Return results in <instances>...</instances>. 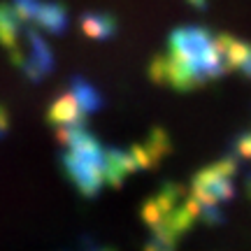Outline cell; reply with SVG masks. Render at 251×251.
Wrapping results in <instances>:
<instances>
[{
	"label": "cell",
	"mask_w": 251,
	"mask_h": 251,
	"mask_svg": "<svg viewBox=\"0 0 251 251\" xmlns=\"http://www.w3.org/2000/svg\"><path fill=\"white\" fill-rule=\"evenodd\" d=\"M61 140L65 142V172L75 181L84 196H96L105 186V172H102V151L105 147L98 142L96 135L86 130V124H72L61 128Z\"/></svg>",
	"instance_id": "1"
},
{
	"label": "cell",
	"mask_w": 251,
	"mask_h": 251,
	"mask_svg": "<svg viewBox=\"0 0 251 251\" xmlns=\"http://www.w3.org/2000/svg\"><path fill=\"white\" fill-rule=\"evenodd\" d=\"M214 37L212 30L202 26L175 28L168 42V54L175 56L200 84H207L224 75Z\"/></svg>",
	"instance_id": "2"
},
{
	"label": "cell",
	"mask_w": 251,
	"mask_h": 251,
	"mask_svg": "<svg viewBox=\"0 0 251 251\" xmlns=\"http://www.w3.org/2000/svg\"><path fill=\"white\" fill-rule=\"evenodd\" d=\"M235 161L224 158V161L209 165L200 170L193 179V191L188 193L193 205L198 209V219H205L207 224H221L224 212L221 202L230 200L235 193Z\"/></svg>",
	"instance_id": "3"
},
{
	"label": "cell",
	"mask_w": 251,
	"mask_h": 251,
	"mask_svg": "<svg viewBox=\"0 0 251 251\" xmlns=\"http://www.w3.org/2000/svg\"><path fill=\"white\" fill-rule=\"evenodd\" d=\"M28 30H24L26 37V47H14L9 51V58L17 65L19 70L24 72V77L28 81H42L51 72L54 68V54H51V47L47 45V40L42 37L40 30H35L33 26H26Z\"/></svg>",
	"instance_id": "4"
},
{
	"label": "cell",
	"mask_w": 251,
	"mask_h": 251,
	"mask_svg": "<svg viewBox=\"0 0 251 251\" xmlns=\"http://www.w3.org/2000/svg\"><path fill=\"white\" fill-rule=\"evenodd\" d=\"M149 75H151V79L156 84L170 86L175 91H191V89H196V86H200V81L172 54L156 56L151 61V65H149Z\"/></svg>",
	"instance_id": "5"
},
{
	"label": "cell",
	"mask_w": 251,
	"mask_h": 251,
	"mask_svg": "<svg viewBox=\"0 0 251 251\" xmlns=\"http://www.w3.org/2000/svg\"><path fill=\"white\" fill-rule=\"evenodd\" d=\"M214 45H216V51H219V58H221L224 72L237 70V72H242L247 79H251V45L249 42L221 33V35L214 37Z\"/></svg>",
	"instance_id": "6"
},
{
	"label": "cell",
	"mask_w": 251,
	"mask_h": 251,
	"mask_svg": "<svg viewBox=\"0 0 251 251\" xmlns=\"http://www.w3.org/2000/svg\"><path fill=\"white\" fill-rule=\"evenodd\" d=\"M137 168L133 153L130 151H121L117 147H105L102 151V172H105V184L109 186H121V181L133 175Z\"/></svg>",
	"instance_id": "7"
},
{
	"label": "cell",
	"mask_w": 251,
	"mask_h": 251,
	"mask_svg": "<svg viewBox=\"0 0 251 251\" xmlns=\"http://www.w3.org/2000/svg\"><path fill=\"white\" fill-rule=\"evenodd\" d=\"M40 33H49V35H63L68 30V9L63 2L49 0V2H40L33 21L28 24Z\"/></svg>",
	"instance_id": "8"
},
{
	"label": "cell",
	"mask_w": 251,
	"mask_h": 251,
	"mask_svg": "<svg viewBox=\"0 0 251 251\" xmlns=\"http://www.w3.org/2000/svg\"><path fill=\"white\" fill-rule=\"evenodd\" d=\"M170 149H172L170 137L163 133L161 128H156L142 144L133 147L130 153H133L137 168H151V165H156V163L161 161L165 153H170Z\"/></svg>",
	"instance_id": "9"
},
{
	"label": "cell",
	"mask_w": 251,
	"mask_h": 251,
	"mask_svg": "<svg viewBox=\"0 0 251 251\" xmlns=\"http://www.w3.org/2000/svg\"><path fill=\"white\" fill-rule=\"evenodd\" d=\"M47 119H49V124L58 126V128H65V126H72V124H86V114H84L79 109V105L75 102L70 91H68L65 96H58V98L51 102Z\"/></svg>",
	"instance_id": "10"
},
{
	"label": "cell",
	"mask_w": 251,
	"mask_h": 251,
	"mask_svg": "<svg viewBox=\"0 0 251 251\" xmlns=\"http://www.w3.org/2000/svg\"><path fill=\"white\" fill-rule=\"evenodd\" d=\"M24 28L26 24L21 21L17 9L12 7V2H0V47H5L7 51L19 47Z\"/></svg>",
	"instance_id": "11"
},
{
	"label": "cell",
	"mask_w": 251,
	"mask_h": 251,
	"mask_svg": "<svg viewBox=\"0 0 251 251\" xmlns=\"http://www.w3.org/2000/svg\"><path fill=\"white\" fill-rule=\"evenodd\" d=\"M79 26L84 35L93 37V40H109L117 33L119 21L117 17H112L107 12H86V14H81Z\"/></svg>",
	"instance_id": "12"
},
{
	"label": "cell",
	"mask_w": 251,
	"mask_h": 251,
	"mask_svg": "<svg viewBox=\"0 0 251 251\" xmlns=\"http://www.w3.org/2000/svg\"><path fill=\"white\" fill-rule=\"evenodd\" d=\"M70 93L86 117H89L91 112H98V109L102 107V96H100V91L96 89L93 84H89L86 79H81V77H72L70 79Z\"/></svg>",
	"instance_id": "13"
},
{
	"label": "cell",
	"mask_w": 251,
	"mask_h": 251,
	"mask_svg": "<svg viewBox=\"0 0 251 251\" xmlns=\"http://www.w3.org/2000/svg\"><path fill=\"white\" fill-rule=\"evenodd\" d=\"M144 249L147 251H177V244L170 242V240H163L158 235H151V240L147 242Z\"/></svg>",
	"instance_id": "14"
},
{
	"label": "cell",
	"mask_w": 251,
	"mask_h": 251,
	"mask_svg": "<svg viewBox=\"0 0 251 251\" xmlns=\"http://www.w3.org/2000/svg\"><path fill=\"white\" fill-rule=\"evenodd\" d=\"M9 130V119H7V112L0 107V137H5Z\"/></svg>",
	"instance_id": "15"
},
{
	"label": "cell",
	"mask_w": 251,
	"mask_h": 251,
	"mask_svg": "<svg viewBox=\"0 0 251 251\" xmlns=\"http://www.w3.org/2000/svg\"><path fill=\"white\" fill-rule=\"evenodd\" d=\"M188 5H193L196 9H205L209 5V0H188Z\"/></svg>",
	"instance_id": "16"
},
{
	"label": "cell",
	"mask_w": 251,
	"mask_h": 251,
	"mask_svg": "<svg viewBox=\"0 0 251 251\" xmlns=\"http://www.w3.org/2000/svg\"><path fill=\"white\" fill-rule=\"evenodd\" d=\"M91 251H112V249H91Z\"/></svg>",
	"instance_id": "17"
}]
</instances>
